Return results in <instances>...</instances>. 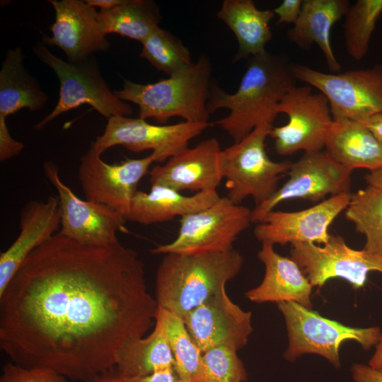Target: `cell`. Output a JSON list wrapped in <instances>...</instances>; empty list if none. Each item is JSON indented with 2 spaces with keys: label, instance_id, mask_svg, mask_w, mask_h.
Masks as SVG:
<instances>
[{
  "label": "cell",
  "instance_id": "6da1fadb",
  "mask_svg": "<svg viewBox=\"0 0 382 382\" xmlns=\"http://www.w3.org/2000/svg\"><path fill=\"white\" fill-rule=\"evenodd\" d=\"M157 307L137 252L58 232L0 294V347L18 365L89 382L115 372L126 346L151 328Z\"/></svg>",
  "mask_w": 382,
  "mask_h": 382
},
{
  "label": "cell",
  "instance_id": "7a4b0ae2",
  "mask_svg": "<svg viewBox=\"0 0 382 382\" xmlns=\"http://www.w3.org/2000/svg\"><path fill=\"white\" fill-rule=\"evenodd\" d=\"M292 64L285 54L266 51L249 57L235 93H226L212 83L207 100L209 112L221 108L230 111L214 125L220 126L236 143L262 122H273L277 105L296 85Z\"/></svg>",
  "mask_w": 382,
  "mask_h": 382
},
{
  "label": "cell",
  "instance_id": "3957f363",
  "mask_svg": "<svg viewBox=\"0 0 382 382\" xmlns=\"http://www.w3.org/2000/svg\"><path fill=\"white\" fill-rule=\"evenodd\" d=\"M243 263L242 255L234 249L194 255L166 254L156 274L157 306L185 318L226 288Z\"/></svg>",
  "mask_w": 382,
  "mask_h": 382
},
{
  "label": "cell",
  "instance_id": "277c9868",
  "mask_svg": "<svg viewBox=\"0 0 382 382\" xmlns=\"http://www.w3.org/2000/svg\"><path fill=\"white\" fill-rule=\"evenodd\" d=\"M211 72L210 61L202 55L187 69L166 79L144 84L125 80L121 90L113 91L121 100L137 104L142 120L165 124L179 117L185 122L207 123Z\"/></svg>",
  "mask_w": 382,
  "mask_h": 382
},
{
  "label": "cell",
  "instance_id": "5b68a950",
  "mask_svg": "<svg viewBox=\"0 0 382 382\" xmlns=\"http://www.w3.org/2000/svg\"><path fill=\"white\" fill-rule=\"evenodd\" d=\"M272 127V122L265 121L241 141L221 150L220 164L226 197L236 204L249 196L256 206L267 200L291 166V161H274L266 152L265 140Z\"/></svg>",
  "mask_w": 382,
  "mask_h": 382
},
{
  "label": "cell",
  "instance_id": "8992f818",
  "mask_svg": "<svg viewBox=\"0 0 382 382\" xmlns=\"http://www.w3.org/2000/svg\"><path fill=\"white\" fill-rule=\"evenodd\" d=\"M35 56L56 74L59 81L58 102L52 112L34 127L41 130L62 113L83 105H89L108 120L115 116H129L132 107L119 99L103 77L93 57L71 63L54 55L41 42L32 46Z\"/></svg>",
  "mask_w": 382,
  "mask_h": 382
},
{
  "label": "cell",
  "instance_id": "52a82bcc",
  "mask_svg": "<svg viewBox=\"0 0 382 382\" xmlns=\"http://www.w3.org/2000/svg\"><path fill=\"white\" fill-rule=\"evenodd\" d=\"M278 308L284 316L289 336V346L284 356L290 361L303 354H316L338 369L339 350L343 342L355 340L368 349L377 345L382 336L378 327L345 326L294 301L278 303Z\"/></svg>",
  "mask_w": 382,
  "mask_h": 382
},
{
  "label": "cell",
  "instance_id": "ba28073f",
  "mask_svg": "<svg viewBox=\"0 0 382 382\" xmlns=\"http://www.w3.org/2000/svg\"><path fill=\"white\" fill-rule=\"evenodd\" d=\"M292 70L297 81L325 96L333 120L363 122L382 112V64L330 74L293 64Z\"/></svg>",
  "mask_w": 382,
  "mask_h": 382
},
{
  "label": "cell",
  "instance_id": "9c48e42d",
  "mask_svg": "<svg viewBox=\"0 0 382 382\" xmlns=\"http://www.w3.org/2000/svg\"><path fill=\"white\" fill-rule=\"evenodd\" d=\"M248 207L226 196L200 211L180 217L177 237L153 248V254L194 255L233 249L237 236L252 222Z\"/></svg>",
  "mask_w": 382,
  "mask_h": 382
},
{
  "label": "cell",
  "instance_id": "30bf717a",
  "mask_svg": "<svg viewBox=\"0 0 382 382\" xmlns=\"http://www.w3.org/2000/svg\"><path fill=\"white\" fill-rule=\"evenodd\" d=\"M275 112L288 117L286 125L273 127L270 133L278 154L317 152L325 147L333 118L328 100L322 93H313V87L307 84L296 85L286 93Z\"/></svg>",
  "mask_w": 382,
  "mask_h": 382
},
{
  "label": "cell",
  "instance_id": "8fae6325",
  "mask_svg": "<svg viewBox=\"0 0 382 382\" xmlns=\"http://www.w3.org/2000/svg\"><path fill=\"white\" fill-rule=\"evenodd\" d=\"M101 154L92 141L81 158L78 175L86 199L104 204L125 219L138 184L149 174L151 165L158 162L157 156L151 152L141 158H126L109 164L102 160Z\"/></svg>",
  "mask_w": 382,
  "mask_h": 382
},
{
  "label": "cell",
  "instance_id": "7c38bea8",
  "mask_svg": "<svg viewBox=\"0 0 382 382\" xmlns=\"http://www.w3.org/2000/svg\"><path fill=\"white\" fill-rule=\"evenodd\" d=\"M352 170L334 160L325 151L305 153L292 163L288 180L267 200L252 211V222L262 219L280 202L303 199L317 202L328 195L350 193Z\"/></svg>",
  "mask_w": 382,
  "mask_h": 382
},
{
  "label": "cell",
  "instance_id": "4fadbf2b",
  "mask_svg": "<svg viewBox=\"0 0 382 382\" xmlns=\"http://www.w3.org/2000/svg\"><path fill=\"white\" fill-rule=\"evenodd\" d=\"M47 180L57 192L61 214V234L83 244L108 246L119 243L117 233H127L125 218L111 208L83 200L61 180L57 166L43 165Z\"/></svg>",
  "mask_w": 382,
  "mask_h": 382
},
{
  "label": "cell",
  "instance_id": "5bb4252c",
  "mask_svg": "<svg viewBox=\"0 0 382 382\" xmlns=\"http://www.w3.org/2000/svg\"><path fill=\"white\" fill-rule=\"evenodd\" d=\"M211 125L188 122L153 125L139 117L115 116L108 120L103 134L93 142L102 154L115 146L134 153L150 149L161 163L187 149L190 140Z\"/></svg>",
  "mask_w": 382,
  "mask_h": 382
},
{
  "label": "cell",
  "instance_id": "9a60e30c",
  "mask_svg": "<svg viewBox=\"0 0 382 382\" xmlns=\"http://www.w3.org/2000/svg\"><path fill=\"white\" fill-rule=\"evenodd\" d=\"M291 245V259L313 286H320L332 278H342L358 289L366 283L369 272L382 273V256L354 250L340 236H331L323 246L305 242Z\"/></svg>",
  "mask_w": 382,
  "mask_h": 382
},
{
  "label": "cell",
  "instance_id": "2e32d148",
  "mask_svg": "<svg viewBox=\"0 0 382 382\" xmlns=\"http://www.w3.org/2000/svg\"><path fill=\"white\" fill-rule=\"evenodd\" d=\"M351 193L332 196L308 209L297 212L271 211L255 227V238L263 243L325 244L330 238L328 228L347 209Z\"/></svg>",
  "mask_w": 382,
  "mask_h": 382
},
{
  "label": "cell",
  "instance_id": "e0dca14e",
  "mask_svg": "<svg viewBox=\"0 0 382 382\" xmlns=\"http://www.w3.org/2000/svg\"><path fill=\"white\" fill-rule=\"evenodd\" d=\"M183 320L202 353L223 345L238 351L246 345L253 330L251 313L235 304L226 288L195 308Z\"/></svg>",
  "mask_w": 382,
  "mask_h": 382
},
{
  "label": "cell",
  "instance_id": "ac0fdd59",
  "mask_svg": "<svg viewBox=\"0 0 382 382\" xmlns=\"http://www.w3.org/2000/svg\"><path fill=\"white\" fill-rule=\"evenodd\" d=\"M55 17L49 29L51 36L42 34V43L61 48L67 61H84L110 44L100 30L96 8L81 0H49Z\"/></svg>",
  "mask_w": 382,
  "mask_h": 382
},
{
  "label": "cell",
  "instance_id": "d6986e66",
  "mask_svg": "<svg viewBox=\"0 0 382 382\" xmlns=\"http://www.w3.org/2000/svg\"><path fill=\"white\" fill-rule=\"evenodd\" d=\"M221 152L216 138L202 141L170 158L165 164L154 166L149 172V181L178 192L216 190L223 179Z\"/></svg>",
  "mask_w": 382,
  "mask_h": 382
},
{
  "label": "cell",
  "instance_id": "ffe728a7",
  "mask_svg": "<svg viewBox=\"0 0 382 382\" xmlns=\"http://www.w3.org/2000/svg\"><path fill=\"white\" fill-rule=\"evenodd\" d=\"M61 227L58 197L32 200L21 209L20 233L8 248L0 255V294L29 255L49 240Z\"/></svg>",
  "mask_w": 382,
  "mask_h": 382
},
{
  "label": "cell",
  "instance_id": "44dd1931",
  "mask_svg": "<svg viewBox=\"0 0 382 382\" xmlns=\"http://www.w3.org/2000/svg\"><path fill=\"white\" fill-rule=\"evenodd\" d=\"M265 272L260 284L245 293L253 302L294 301L306 308H312V284L299 266L292 260L279 255L274 245L262 243L257 253Z\"/></svg>",
  "mask_w": 382,
  "mask_h": 382
},
{
  "label": "cell",
  "instance_id": "7402d4cb",
  "mask_svg": "<svg viewBox=\"0 0 382 382\" xmlns=\"http://www.w3.org/2000/svg\"><path fill=\"white\" fill-rule=\"evenodd\" d=\"M349 6L347 0H303L300 15L288 31L290 41L301 49L318 45L328 67L335 74L342 67L332 50L330 31Z\"/></svg>",
  "mask_w": 382,
  "mask_h": 382
},
{
  "label": "cell",
  "instance_id": "603a6c76",
  "mask_svg": "<svg viewBox=\"0 0 382 382\" xmlns=\"http://www.w3.org/2000/svg\"><path fill=\"white\" fill-rule=\"evenodd\" d=\"M220 197L216 190L186 196L164 185H151L149 192L137 191L125 219L143 225L167 221L206 209Z\"/></svg>",
  "mask_w": 382,
  "mask_h": 382
},
{
  "label": "cell",
  "instance_id": "cb8c5ba5",
  "mask_svg": "<svg viewBox=\"0 0 382 382\" xmlns=\"http://www.w3.org/2000/svg\"><path fill=\"white\" fill-rule=\"evenodd\" d=\"M324 148L334 160L352 171L364 168L371 172L382 167V145L359 121L333 120Z\"/></svg>",
  "mask_w": 382,
  "mask_h": 382
},
{
  "label": "cell",
  "instance_id": "d4e9b609",
  "mask_svg": "<svg viewBox=\"0 0 382 382\" xmlns=\"http://www.w3.org/2000/svg\"><path fill=\"white\" fill-rule=\"evenodd\" d=\"M233 33L238 50L234 62L266 52L272 37L270 26L273 10L258 8L252 0H225L216 14Z\"/></svg>",
  "mask_w": 382,
  "mask_h": 382
},
{
  "label": "cell",
  "instance_id": "484cf974",
  "mask_svg": "<svg viewBox=\"0 0 382 382\" xmlns=\"http://www.w3.org/2000/svg\"><path fill=\"white\" fill-rule=\"evenodd\" d=\"M21 47L7 50L0 69V122L23 108L42 109L49 100L35 78L23 65Z\"/></svg>",
  "mask_w": 382,
  "mask_h": 382
},
{
  "label": "cell",
  "instance_id": "4316f807",
  "mask_svg": "<svg viewBox=\"0 0 382 382\" xmlns=\"http://www.w3.org/2000/svg\"><path fill=\"white\" fill-rule=\"evenodd\" d=\"M174 366V359L161 321L146 337L135 340L122 352L115 373L122 378L141 376Z\"/></svg>",
  "mask_w": 382,
  "mask_h": 382
},
{
  "label": "cell",
  "instance_id": "83f0119b",
  "mask_svg": "<svg viewBox=\"0 0 382 382\" xmlns=\"http://www.w3.org/2000/svg\"><path fill=\"white\" fill-rule=\"evenodd\" d=\"M161 20L158 5L151 0H123L118 6L98 13L100 29L105 35L116 33L141 43L159 27Z\"/></svg>",
  "mask_w": 382,
  "mask_h": 382
},
{
  "label": "cell",
  "instance_id": "f1b7e54d",
  "mask_svg": "<svg viewBox=\"0 0 382 382\" xmlns=\"http://www.w3.org/2000/svg\"><path fill=\"white\" fill-rule=\"evenodd\" d=\"M345 216L365 236L363 250L382 256V191L367 185L351 194Z\"/></svg>",
  "mask_w": 382,
  "mask_h": 382
},
{
  "label": "cell",
  "instance_id": "f546056e",
  "mask_svg": "<svg viewBox=\"0 0 382 382\" xmlns=\"http://www.w3.org/2000/svg\"><path fill=\"white\" fill-rule=\"evenodd\" d=\"M155 318L164 329L174 359V368L183 382H195L202 352L189 333L180 317L157 307Z\"/></svg>",
  "mask_w": 382,
  "mask_h": 382
},
{
  "label": "cell",
  "instance_id": "4dcf8cb0",
  "mask_svg": "<svg viewBox=\"0 0 382 382\" xmlns=\"http://www.w3.org/2000/svg\"><path fill=\"white\" fill-rule=\"evenodd\" d=\"M381 15L382 0H358L347 8L344 16V39L347 52L354 60H361L368 54Z\"/></svg>",
  "mask_w": 382,
  "mask_h": 382
},
{
  "label": "cell",
  "instance_id": "1f68e13d",
  "mask_svg": "<svg viewBox=\"0 0 382 382\" xmlns=\"http://www.w3.org/2000/svg\"><path fill=\"white\" fill-rule=\"evenodd\" d=\"M141 45L139 56L168 76L187 69L193 63L190 52L183 42L160 27L149 35Z\"/></svg>",
  "mask_w": 382,
  "mask_h": 382
},
{
  "label": "cell",
  "instance_id": "d6a6232c",
  "mask_svg": "<svg viewBox=\"0 0 382 382\" xmlns=\"http://www.w3.org/2000/svg\"><path fill=\"white\" fill-rule=\"evenodd\" d=\"M237 350L218 346L202 353L195 382H244L247 374Z\"/></svg>",
  "mask_w": 382,
  "mask_h": 382
},
{
  "label": "cell",
  "instance_id": "836d02e7",
  "mask_svg": "<svg viewBox=\"0 0 382 382\" xmlns=\"http://www.w3.org/2000/svg\"><path fill=\"white\" fill-rule=\"evenodd\" d=\"M64 375L47 367H25L12 361L3 367L0 382H69Z\"/></svg>",
  "mask_w": 382,
  "mask_h": 382
},
{
  "label": "cell",
  "instance_id": "e575fe53",
  "mask_svg": "<svg viewBox=\"0 0 382 382\" xmlns=\"http://www.w3.org/2000/svg\"><path fill=\"white\" fill-rule=\"evenodd\" d=\"M23 149L24 144L11 137L6 122H0V161L18 156Z\"/></svg>",
  "mask_w": 382,
  "mask_h": 382
},
{
  "label": "cell",
  "instance_id": "d590c367",
  "mask_svg": "<svg viewBox=\"0 0 382 382\" xmlns=\"http://www.w3.org/2000/svg\"><path fill=\"white\" fill-rule=\"evenodd\" d=\"M303 4V0H284L274 8L273 11L278 16L277 25L282 23H294L298 19Z\"/></svg>",
  "mask_w": 382,
  "mask_h": 382
},
{
  "label": "cell",
  "instance_id": "8d00e7d4",
  "mask_svg": "<svg viewBox=\"0 0 382 382\" xmlns=\"http://www.w3.org/2000/svg\"><path fill=\"white\" fill-rule=\"evenodd\" d=\"M122 378L125 382H181L174 366L145 376Z\"/></svg>",
  "mask_w": 382,
  "mask_h": 382
},
{
  "label": "cell",
  "instance_id": "74e56055",
  "mask_svg": "<svg viewBox=\"0 0 382 382\" xmlns=\"http://www.w3.org/2000/svg\"><path fill=\"white\" fill-rule=\"evenodd\" d=\"M351 372L354 382H382V367L375 368L370 365L354 364Z\"/></svg>",
  "mask_w": 382,
  "mask_h": 382
},
{
  "label": "cell",
  "instance_id": "f35d334b",
  "mask_svg": "<svg viewBox=\"0 0 382 382\" xmlns=\"http://www.w3.org/2000/svg\"><path fill=\"white\" fill-rule=\"evenodd\" d=\"M382 145V112L361 122Z\"/></svg>",
  "mask_w": 382,
  "mask_h": 382
},
{
  "label": "cell",
  "instance_id": "ab89813d",
  "mask_svg": "<svg viewBox=\"0 0 382 382\" xmlns=\"http://www.w3.org/2000/svg\"><path fill=\"white\" fill-rule=\"evenodd\" d=\"M364 178L368 185L373 186L382 191V167L371 171L365 175Z\"/></svg>",
  "mask_w": 382,
  "mask_h": 382
},
{
  "label": "cell",
  "instance_id": "60d3db41",
  "mask_svg": "<svg viewBox=\"0 0 382 382\" xmlns=\"http://www.w3.org/2000/svg\"><path fill=\"white\" fill-rule=\"evenodd\" d=\"M86 3L92 7H98L100 10H108L122 3L123 0H86Z\"/></svg>",
  "mask_w": 382,
  "mask_h": 382
},
{
  "label": "cell",
  "instance_id": "b9f144b4",
  "mask_svg": "<svg viewBox=\"0 0 382 382\" xmlns=\"http://www.w3.org/2000/svg\"><path fill=\"white\" fill-rule=\"evenodd\" d=\"M369 365L375 368L382 367V336L377 344L376 353L369 361Z\"/></svg>",
  "mask_w": 382,
  "mask_h": 382
},
{
  "label": "cell",
  "instance_id": "7bdbcfd3",
  "mask_svg": "<svg viewBox=\"0 0 382 382\" xmlns=\"http://www.w3.org/2000/svg\"><path fill=\"white\" fill-rule=\"evenodd\" d=\"M89 382H125L123 378L115 372L100 376Z\"/></svg>",
  "mask_w": 382,
  "mask_h": 382
},
{
  "label": "cell",
  "instance_id": "ee69618b",
  "mask_svg": "<svg viewBox=\"0 0 382 382\" xmlns=\"http://www.w3.org/2000/svg\"><path fill=\"white\" fill-rule=\"evenodd\" d=\"M181 382H183V381H181Z\"/></svg>",
  "mask_w": 382,
  "mask_h": 382
}]
</instances>
